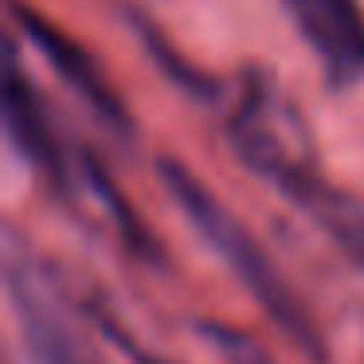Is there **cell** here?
Segmentation results:
<instances>
[{
	"instance_id": "cell-8",
	"label": "cell",
	"mask_w": 364,
	"mask_h": 364,
	"mask_svg": "<svg viewBox=\"0 0 364 364\" xmlns=\"http://www.w3.org/2000/svg\"><path fill=\"white\" fill-rule=\"evenodd\" d=\"M200 333H204V337L212 341L215 348H220V356H223L228 364H270L267 348H262L259 341L251 337V333L235 329V325L204 321V325H200Z\"/></svg>"
},
{
	"instance_id": "cell-3",
	"label": "cell",
	"mask_w": 364,
	"mask_h": 364,
	"mask_svg": "<svg viewBox=\"0 0 364 364\" xmlns=\"http://www.w3.org/2000/svg\"><path fill=\"white\" fill-rule=\"evenodd\" d=\"M4 286L28 364H102L16 235L4 255Z\"/></svg>"
},
{
	"instance_id": "cell-5",
	"label": "cell",
	"mask_w": 364,
	"mask_h": 364,
	"mask_svg": "<svg viewBox=\"0 0 364 364\" xmlns=\"http://www.w3.org/2000/svg\"><path fill=\"white\" fill-rule=\"evenodd\" d=\"M4 129L9 141L16 145V153L63 196H75L82 181V153L79 165L67 153V141L59 137L55 118L43 106L40 90L32 87V79L24 75L16 55V43H9V71H4Z\"/></svg>"
},
{
	"instance_id": "cell-1",
	"label": "cell",
	"mask_w": 364,
	"mask_h": 364,
	"mask_svg": "<svg viewBox=\"0 0 364 364\" xmlns=\"http://www.w3.org/2000/svg\"><path fill=\"white\" fill-rule=\"evenodd\" d=\"M157 173H161L165 192L173 196V204L181 208V215L204 239V247L231 270V278L251 294L255 306L290 337V345L301 348L306 360H317V364L329 360V345H325V333L317 325V317L298 298L290 278L278 270L274 255L259 243V235L176 157H161Z\"/></svg>"
},
{
	"instance_id": "cell-6",
	"label": "cell",
	"mask_w": 364,
	"mask_h": 364,
	"mask_svg": "<svg viewBox=\"0 0 364 364\" xmlns=\"http://www.w3.org/2000/svg\"><path fill=\"white\" fill-rule=\"evenodd\" d=\"M294 32L321 63L329 87L364 79V4L360 0H282Z\"/></svg>"
},
{
	"instance_id": "cell-2",
	"label": "cell",
	"mask_w": 364,
	"mask_h": 364,
	"mask_svg": "<svg viewBox=\"0 0 364 364\" xmlns=\"http://www.w3.org/2000/svg\"><path fill=\"white\" fill-rule=\"evenodd\" d=\"M223 134L255 176L294 200L306 184H314L317 165L309 153V134L298 110L278 95V87L259 71H247L239 82V98L223 110Z\"/></svg>"
},
{
	"instance_id": "cell-7",
	"label": "cell",
	"mask_w": 364,
	"mask_h": 364,
	"mask_svg": "<svg viewBox=\"0 0 364 364\" xmlns=\"http://www.w3.org/2000/svg\"><path fill=\"white\" fill-rule=\"evenodd\" d=\"M306 220H314L321 228V235L337 247L341 255H348L353 267L364 270V204L345 192H337L329 181H317L314 188H306L298 200H294Z\"/></svg>"
},
{
	"instance_id": "cell-4",
	"label": "cell",
	"mask_w": 364,
	"mask_h": 364,
	"mask_svg": "<svg viewBox=\"0 0 364 364\" xmlns=\"http://www.w3.org/2000/svg\"><path fill=\"white\" fill-rule=\"evenodd\" d=\"M12 20L20 24L24 40L36 48V55L55 71V79L63 82V87L71 90V95L79 98L110 134H118V137L134 134V118H129L122 95L114 90V82L106 79V71L98 67V59L90 55L75 36H67L63 28L51 24L40 9H28V4H20V0H12Z\"/></svg>"
}]
</instances>
